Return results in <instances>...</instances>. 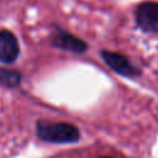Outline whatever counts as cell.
Instances as JSON below:
<instances>
[{"instance_id":"1","label":"cell","mask_w":158,"mask_h":158,"mask_svg":"<svg viewBox=\"0 0 158 158\" xmlns=\"http://www.w3.org/2000/svg\"><path fill=\"white\" fill-rule=\"evenodd\" d=\"M37 135L48 142L70 143L79 138V131L70 123H49L40 122L37 126Z\"/></svg>"},{"instance_id":"2","label":"cell","mask_w":158,"mask_h":158,"mask_svg":"<svg viewBox=\"0 0 158 158\" xmlns=\"http://www.w3.org/2000/svg\"><path fill=\"white\" fill-rule=\"evenodd\" d=\"M136 21L138 26L147 32H158V4L143 2L136 10Z\"/></svg>"},{"instance_id":"3","label":"cell","mask_w":158,"mask_h":158,"mask_svg":"<svg viewBox=\"0 0 158 158\" xmlns=\"http://www.w3.org/2000/svg\"><path fill=\"white\" fill-rule=\"evenodd\" d=\"M19 51L16 37L10 31H0V60L4 63L14 62L19 56Z\"/></svg>"},{"instance_id":"4","label":"cell","mask_w":158,"mask_h":158,"mask_svg":"<svg viewBox=\"0 0 158 158\" xmlns=\"http://www.w3.org/2000/svg\"><path fill=\"white\" fill-rule=\"evenodd\" d=\"M102 58L110 68H112L115 72H117L122 75L132 77V75L137 74L136 68L130 63V60L118 53L105 51V52H102Z\"/></svg>"},{"instance_id":"5","label":"cell","mask_w":158,"mask_h":158,"mask_svg":"<svg viewBox=\"0 0 158 158\" xmlns=\"http://www.w3.org/2000/svg\"><path fill=\"white\" fill-rule=\"evenodd\" d=\"M54 44L57 47H60L63 49H67V51H72V52H83L85 51V43L83 41H80L79 38L67 33V32H63V31H59L56 37H54Z\"/></svg>"},{"instance_id":"6","label":"cell","mask_w":158,"mask_h":158,"mask_svg":"<svg viewBox=\"0 0 158 158\" xmlns=\"http://www.w3.org/2000/svg\"><path fill=\"white\" fill-rule=\"evenodd\" d=\"M0 81L7 86H16L20 83V74L15 70L0 69Z\"/></svg>"},{"instance_id":"7","label":"cell","mask_w":158,"mask_h":158,"mask_svg":"<svg viewBox=\"0 0 158 158\" xmlns=\"http://www.w3.org/2000/svg\"><path fill=\"white\" fill-rule=\"evenodd\" d=\"M101 158H111V157H101Z\"/></svg>"}]
</instances>
